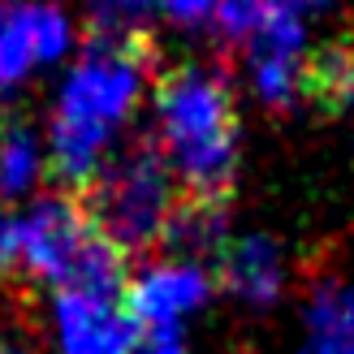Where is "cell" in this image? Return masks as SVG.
<instances>
[{
    "instance_id": "obj_1",
    "label": "cell",
    "mask_w": 354,
    "mask_h": 354,
    "mask_svg": "<svg viewBox=\"0 0 354 354\" xmlns=\"http://www.w3.org/2000/svg\"><path fill=\"white\" fill-rule=\"evenodd\" d=\"M151 61L156 48L147 35H91L86 39L82 61L65 78L44 160L61 194H82L104 169L113 134L143 100Z\"/></svg>"
},
{
    "instance_id": "obj_2",
    "label": "cell",
    "mask_w": 354,
    "mask_h": 354,
    "mask_svg": "<svg viewBox=\"0 0 354 354\" xmlns=\"http://www.w3.org/2000/svg\"><path fill=\"white\" fill-rule=\"evenodd\" d=\"M156 151L182 199L225 203L238 165V109L216 69L173 65L156 74Z\"/></svg>"
},
{
    "instance_id": "obj_3",
    "label": "cell",
    "mask_w": 354,
    "mask_h": 354,
    "mask_svg": "<svg viewBox=\"0 0 354 354\" xmlns=\"http://www.w3.org/2000/svg\"><path fill=\"white\" fill-rule=\"evenodd\" d=\"M126 255L86 216L78 194H48L26 216H9V268L74 294L126 290Z\"/></svg>"
},
{
    "instance_id": "obj_4",
    "label": "cell",
    "mask_w": 354,
    "mask_h": 354,
    "mask_svg": "<svg viewBox=\"0 0 354 354\" xmlns=\"http://www.w3.org/2000/svg\"><path fill=\"white\" fill-rule=\"evenodd\" d=\"M78 199L100 234L130 259L138 251H147L151 242H160L182 190H177L169 165L160 160V151L143 143L117 156L113 165H104Z\"/></svg>"
},
{
    "instance_id": "obj_5",
    "label": "cell",
    "mask_w": 354,
    "mask_h": 354,
    "mask_svg": "<svg viewBox=\"0 0 354 354\" xmlns=\"http://www.w3.org/2000/svg\"><path fill=\"white\" fill-rule=\"evenodd\" d=\"M207 294H212V281L203 272V263L173 259V263H151L138 277H126L121 307H126L138 333H160V328H177L182 315L203 307Z\"/></svg>"
},
{
    "instance_id": "obj_6",
    "label": "cell",
    "mask_w": 354,
    "mask_h": 354,
    "mask_svg": "<svg viewBox=\"0 0 354 354\" xmlns=\"http://www.w3.org/2000/svg\"><path fill=\"white\" fill-rule=\"evenodd\" d=\"M69 22L61 9L39 0H0V91L22 82L35 65L65 57Z\"/></svg>"
},
{
    "instance_id": "obj_7",
    "label": "cell",
    "mask_w": 354,
    "mask_h": 354,
    "mask_svg": "<svg viewBox=\"0 0 354 354\" xmlns=\"http://www.w3.org/2000/svg\"><path fill=\"white\" fill-rule=\"evenodd\" d=\"M57 333H61V354H134L138 346L134 320L126 315L121 298L109 294L61 290Z\"/></svg>"
},
{
    "instance_id": "obj_8",
    "label": "cell",
    "mask_w": 354,
    "mask_h": 354,
    "mask_svg": "<svg viewBox=\"0 0 354 354\" xmlns=\"http://www.w3.org/2000/svg\"><path fill=\"white\" fill-rule=\"evenodd\" d=\"M216 272H221V286L251 307H268L286 286V263H281L277 242L259 234L229 238L216 255Z\"/></svg>"
},
{
    "instance_id": "obj_9",
    "label": "cell",
    "mask_w": 354,
    "mask_h": 354,
    "mask_svg": "<svg viewBox=\"0 0 354 354\" xmlns=\"http://www.w3.org/2000/svg\"><path fill=\"white\" fill-rule=\"evenodd\" d=\"M298 100H307L324 113L346 109L354 100V39H328L315 52H303Z\"/></svg>"
},
{
    "instance_id": "obj_10",
    "label": "cell",
    "mask_w": 354,
    "mask_h": 354,
    "mask_svg": "<svg viewBox=\"0 0 354 354\" xmlns=\"http://www.w3.org/2000/svg\"><path fill=\"white\" fill-rule=\"evenodd\" d=\"M303 354H354V281L328 277L315 286Z\"/></svg>"
},
{
    "instance_id": "obj_11",
    "label": "cell",
    "mask_w": 354,
    "mask_h": 354,
    "mask_svg": "<svg viewBox=\"0 0 354 354\" xmlns=\"http://www.w3.org/2000/svg\"><path fill=\"white\" fill-rule=\"evenodd\" d=\"M160 242L177 251V263H199L203 255H221V246L229 242L225 238V203L177 199Z\"/></svg>"
},
{
    "instance_id": "obj_12",
    "label": "cell",
    "mask_w": 354,
    "mask_h": 354,
    "mask_svg": "<svg viewBox=\"0 0 354 354\" xmlns=\"http://www.w3.org/2000/svg\"><path fill=\"white\" fill-rule=\"evenodd\" d=\"M44 173V147L22 126L0 130V203L26 194Z\"/></svg>"
},
{
    "instance_id": "obj_13",
    "label": "cell",
    "mask_w": 354,
    "mask_h": 354,
    "mask_svg": "<svg viewBox=\"0 0 354 354\" xmlns=\"http://www.w3.org/2000/svg\"><path fill=\"white\" fill-rule=\"evenodd\" d=\"M95 35H147V17L156 13V0H91Z\"/></svg>"
},
{
    "instance_id": "obj_14",
    "label": "cell",
    "mask_w": 354,
    "mask_h": 354,
    "mask_svg": "<svg viewBox=\"0 0 354 354\" xmlns=\"http://www.w3.org/2000/svg\"><path fill=\"white\" fill-rule=\"evenodd\" d=\"M156 9L165 17H173V22H182V26H194V22H207L212 17L216 0H156Z\"/></svg>"
},
{
    "instance_id": "obj_15",
    "label": "cell",
    "mask_w": 354,
    "mask_h": 354,
    "mask_svg": "<svg viewBox=\"0 0 354 354\" xmlns=\"http://www.w3.org/2000/svg\"><path fill=\"white\" fill-rule=\"evenodd\" d=\"M134 354H182V337L177 328H160V333H138Z\"/></svg>"
},
{
    "instance_id": "obj_16",
    "label": "cell",
    "mask_w": 354,
    "mask_h": 354,
    "mask_svg": "<svg viewBox=\"0 0 354 354\" xmlns=\"http://www.w3.org/2000/svg\"><path fill=\"white\" fill-rule=\"evenodd\" d=\"M0 272H9V216H0Z\"/></svg>"
},
{
    "instance_id": "obj_17",
    "label": "cell",
    "mask_w": 354,
    "mask_h": 354,
    "mask_svg": "<svg viewBox=\"0 0 354 354\" xmlns=\"http://www.w3.org/2000/svg\"><path fill=\"white\" fill-rule=\"evenodd\" d=\"M286 5L303 13V9H320V5H328V0H286Z\"/></svg>"
},
{
    "instance_id": "obj_18",
    "label": "cell",
    "mask_w": 354,
    "mask_h": 354,
    "mask_svg": "<svg viewBox=\"0 0 354 354\" xmlns=\"http://www.w3.org/2000/svg\"><path fill=\"white\" fill-rule=\"evenodd\" d=\"M0 354H26V350H17V346H0Z\"/></svg>"
}]
</instances>
